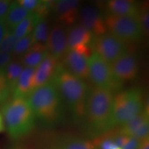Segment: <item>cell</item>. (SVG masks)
<instances>
[{"label": "cell", "mask_w": 149, "mask_h": 149, "mask_svg": "<svg viewBox=\"0 0 149 149\" xmlns=\"http://www.w3.org/2000/svg\"><path fill=\"white\" fill-rule=\"evenodd\" d=\"M51 81L74 116L77 118L84 117L88 91L84 81L73 75L59 64Z\"/></svg>", "instance_id": "cell-1"}, {"label": "cell", "mask_w": 149, "mask_h": 149, "mask_svg": "<svg viewBox=\"0 0 149 149\" xmlns=\"http://www.w3.org/2000/svg\"><path fill=\"white\" fill-rule=\"evenodd\" d=\"M26 100L35 117L46 124H54L62 116L64 103L52 81L33 90Z\"/></svg>", "instance_id": "cell-2"}, {"label": "cell", "mask_w": 149, "mask_h": 149, "mask_svg": "<svg viewBox=\"0 0 149 149\" xmlns=\"http://www.w3.org/2000/svg\"><path fill=\"white\" fill-rule=\"evenodd\" d=\"M3 122L10 137L17 140L31 133L35 124V115L26 99L13 98L1 109Z\"/></svg>", "instance_id": "cell-3"}, {"label": "cell", "mask_w": 149, "mask_h": 149, "mask_svg": "<svg viewBox=\"0 0 149 149\" xmlns=\"http://www.w3.org/2000/svg\"><path fill=\"white\" fill-rule=\"evenodd\" d=\"M113 93L95 86L89 89L86 102L85 115L90 127L95 131L108 130L113 104Z\"/></svg>", "instance_id": "cell-4"}, {"label": "cell", "mask_w": 149, "mask_h": 149, "mask_svg": "<svg viewBox=\"0 0 149 149\" xmlns=\"http://www.w3.org/2000/svg\"><path fill=\"white\" fill-rule=\"evenodd\" d=\"M144 109V97L139 88L120 91L113 98V109L108 130L122 126Z\"/></svg>", "instance_id": "cell-5"}, {"label": "cell", "mask_w": 149, "mask_h": 149, "mask_svg": "<svg viewBox=\"0 0 149 149\" xmlns=\"http://www.w3.org/2000/svg\"><path fill=\"white\" fill-rule=\"evenodd\" d=\"M107 31L124 43L139 42L143 35L137 17L107 13L104 16Z\"/></svg>", "instance_id": "cell-6"}, {"label": "cell", "mask_w": 149, "mask_h": 149, "mask_svg": "<svg viewBox=\"0 0 149 149\" xmlns=\"http://www.w3.org/2000/svg\"><path fill=\"white\" fill-rule=\"evenodd\" d=\"M89 78L95 86L115 92L122 87L123 82L117 80L112 72L111 66L96 53L88 59Z\"/></svg>", "instance_id": "cell-7"}, {"label": "cell", "mask_w": 149, "mask_h": 149, "mask_svg": "<svg viewBox=\"0 0 149 149\" xmlns=\"http://www.w3.org/2000/svg\"><path fill=\"white\" fill-rule=\"evenodd\" d=\"M92 44L93 52L109 64L126 53L127 50L125 43L109 33L94 37Z\"/></svg>", "instance_id": "cell-8"}, {"label": "cell", "mask_w": 149, "mask_h": 149, "mask_svg": "<svg viewBox=\"0 0 149 149\" xmlns=\"http://www.w3.org/2000/svg\"><path fill=\"white\" fill-rule=\"evenodd\" d=\"M114 77L122 81H132L138 76L139 61L135 55L125 53L114 62L110 64Z\"/></svg>", "instance_id": "cell-9"}, {"label": "cell", "mask_w": 149, "mask_h": 149, "mask_svg": "<svg viewBox=\"0 0 149 149\" xmlns=\"http://www.w3.org/2000/svg\"><path fill=\"white\" fill-rule=\"evenodd\" d=\"M78 18L80 25L88 30L94 37L107 33L104 17L98 8L87 5L79 10Z\"/></svg>", "instance_id": "cell-10"}, {"label": "cell", "mask_w": 149, "mask_h": 149, "mask_svg": "<svg viewBox=\"0 0 149 149\" xmlns=\"http://www.w3.org/2000/svg\"><path fill=\"white\" fill-rule=\"evenodd\" d=\"M48 51L56 59L64 57L68 50L67 33L64 26L55 24L52 28L46 44Z\"/></svg>", "instance_id": "cell-11"}, {"label": "cell", "mask_w": 149, "mask_h": 149, "mask_svg": "<svg viewBox=\"0 0 149 149\" xmlns=\"http://www.w3.org/2000/svg\"><path fill=\"white\" fill-rule=\"evenodd\" d=\"M80 1L78 0H59L54 2V13L61 25H72L78 19Z\"/></svg>", "instance_id": "cell-12"}, {"label": "cell", "mask_w": 149, "mask_h": 149, "mask_svg": "<svg viewBox=\"0 0 149 149\" xmlns=\"http://www.w3.org/2000/svg\"><path fill=\"white\" fill-rule=\"evenodd\" d=\"M58 65V59L51 53H48L40 64L35 68L33 90L50 82L53 79Z\"/></svg>", "instance_id": "cell-13"}, {"label": "cell", "mask_w": 149, "mask_h": 149, "mask_svg": "<svg viewBox=\"0 0 149 149\" xmlns=\"http://www.w3.org/2000/svg\"><path fill=\"white\" fill-rule=\"evenodd\" d=\"M88 59L84 56L68 50L64 56L65 68L73 75L84 81L89 78Z\"/></svg>", "instance_id": "cell-14"}, {"label": "cell", "mask_w": 149, "mask_h": 149, "mask_svg": "<svg viewBox=\"0 0 149 149\" xmlns=\"http://www.w3.org/2000/svg\"><path fill=\"white\" fill-rule=\"evenodd\" d=\"M107 9L113 15L137 17L139 5L132 0H111L107 3Z\"/></svg>", "instance_id": "cell-15"}, {"label": "cell", "mask_w": 149, "mask_h": 149, "mask_svg": "<svg viewBox=\"0 0 149 149\" xmlns=\"http://www.w3.org/2000/svg\"><path fill=\"white\" fill-rule=\"evenodd\" d=\"M35 68L26 67L22 70L15 88L13 92V98L26 99L33 91V79Z\"/></svg>", "instance_id": "cell-16"}, {"label": "cell", "mask_w": 149, "mask_h": 149, "mask_svg": "<svg viewBox=\"0 0 149 149\" xmlns=\"http://www.w3.org/2000/svg\"><path fill=\"white\" fill-rule=\"evenodd\" d=\"M94 35L88 30L80 24L74 25L70 28L67 34L68 50H71L77 45H91Z\"/></svg>", "instance_id": "cell-17"}, {"label": "cell", "mask_w": 149, "mask_h": 149, "mask_svg": "<svg viewBox=\"0 0 149 149\" xmlns=\"http://www.w3.org/2000/svg\"><path fill=\"white\" fill-rule=\"evenodd\" d=\"M49 53L46 44L35 43L24 53L21 59V64L26 67L36 68L46 56Z\"/></svg>", "instance_id": "cell-18"}, {"label": "cell", "mask_w": 149, "mask_h": 149, "mask_svg": "<svg viewBox=\"0 0 149 149\" xmlns=\"http://www.w3.org/2000/svg\"><path fill=\"white\" fill-rule=\"evenodd\" d=\"M30 13V11L19 4L17 1L11 2L4 21L7 29L9 31H13L18 24L23 21Z\"/></svg>", "instance_id": "cell-19"}, {"label": "cell", "mask_w": 149, "mask_h": 149, "mask_svg": "<svg viewBox=\"0 0 149 149\" xmlns=\"http://www.w3.org/2000/svg\"><path fill=\"white\" fill-rule=\"evenodd\" d=\"M42 19L35 12H31L23 21L18 24L13 30L14 34L18 39L31 34L34 31L35 26Z\"/></svg>", "instance_id": "cell-20"}, {"label": "cell", "mask_w": 149, "mask_h": 149, "mask_svg": "<svg viewBox=\"0 0 149 149\" xmlns=\"http://www.w3.org/2000/svg\"><path fill=\"white\" fill-rule=\"evenodd\" d=\"M148 109L144 107V110L133 119L121 126L119 133L123 135L132 136L133 134L146 121L148 120Z\"/></svg>", "instance_id": "cell-21"}, {"label": "cell", "mask_w": 149, "mask_h": 149, "mask_svg": "<svg viewBox=\"0 0 149 149\" xmlns=\"http://www.w3.org/2000/svg\"><path fill=\"white\" fill-rule=\"evenodd\" d=\"M24 69L23 65L17 61H10L4 68V74L11 93L13 92L18 79Z\"/></svg>", "instance_id": "cell-22"}, {"label": "cell", "mask_w": 149, "mask_h": 149, "mask_svg": "<svg viewBox=\"0 0 149 149\" xmlns=\"http://www.w3.org/2000/svg\"><path fill=\"white\" fill-rule=\"evenodd\" d=\"M57 147L59 149H95L91 141L74 137L62 138Z\"/></svg>", "instance_id": "cell-23"}, {"label": "cell", "mask_w": 149, "mask_h": 149, "mask_svg": "<svg viewBox=\"0 0 149 149\" xmlns=\"http://www.w3.org/2000/svg\"><path fill=\"white\" fill-rule=\"evenodd\" d=\"M33 42L35 43L46 44L48 37V24L44 19L41 20L33 31Z\"/></svg>", "instance_id": "cell-24"}, {"label": "cell", "mask_w": 149, "mask_h": 149, "mask_svg": "<svg viewBox=\"0 0 149 149\" xmlns=\"http://www.w3.org/2000/svg\"><path fill=\"white\" fill-rule=\"evenodd\" d=\"M141 31L144 36H148L149 34V13L148 3H143L139 6V10L137 17Z\"/></svg>", "instance_id": "cell-25"}, {"label": "cell", "mask_w": 149, "mask_h": 149, "mask_svg": "<svg viewBox=\"0 0 149 149\" xmlns=\"http://www.w3.org/2000/svg\"><path fill=\"white\" fill-rule=\"evenodd\" d=\"M18 40L13 31L8 30L2 41L0 43V52L5 53H13Z\"/></svg>", "instance_id": "cell-26"}, {"label": "cell", "mask_w": 149, "mask_h": 149, "mask_svg": "<svg viewBox=\"0 0 149 149\" xmlns=\"http://www.w3.org/2000/svg\"><path fill=\"white\" fill-rule=\"evenodd\" d=\"M33 44V34L31 33L22 38L19 39L15 46L13 53L15 55H24L29 51L30 47Z\"/></svg>", "instance_id": "cell-27"}, {"label": "cell", "mask_w": 149, "mask_h": 149, "mask_svg": "<svg viewBox=\"0 0 149 149\" xmlns=\"http://www.w3.org/2000/svg\"><path fill=\"white\" fill-rule=\"evenodd\" d=\"M11 93L4 74V69H0V104L6 103Z\"/></svg>", "instance_id": "cell-28"}, {"label": "cell", "mask_w": 149, "mask_h": 149, "mask_svg": "<svg viewBox=\"0 0 149 149\" xmlns=\"http://www.w3.org/2000/svg\"><path fill=\"white\" fill-rule=\"evenodd\" d=\"M149 133V120L145 122L144 124L139 127L136 131L133 134L132 137H136L139 140L142 141L144 139L148 137Z\"/></svg>", "instance_id": "cell-29"}, {"label": "cell", "mask_w": 149, "mask_h": 149, "mask_svg": "<svg viewBox=\"0 0 149 149\" xmlns=\"http://www.w3.org/2000/svg\"><path fill=\"white\" fill-rule=\"evenodd\" d=\"M39 0H19L18 3L30 12H33L40 3Z\"/></svg>", "instance_id": "cell-30"}, {"label": "cell", "mask_w": 149, "mask_h": 149, "mask_svg": "<svg viewBox=\"0 0 149 149\" xmlns=\"http://www.w3.org/2000/svg\"><path fill=\"white\" fill-rule=\"evenodd\" d=\"M111 138L113 139V141H114L115 144L117 145V147L122 148L123 147L127 144V142L130 139V136L123 135V134H121L118 132V133L114 135L113 138H112V137H111Z\"/></svg>", "instance_id": "cell-31"}, {"label": "cell", "mask_w": 149, "mask_h": 149, "mask_svg": "<svg viewBox=\"0 0 149 149\" xmlns=\"http://www.w3.org/2000/svg\"><path fill=\"white\" fill-rule=\"evenodd\" d=\"M117 147L114 141H113L111 137H107L100 141L99 144V148L100 149H117Z\"/></svg>", "instance_id": "cell-32"}, {"label": "cell", "mask_w": 149, "mask_h": 149, "mask_svg": "<svg viewBox=\"0 0 149 149\" xmlns=\"http://www.w3.org/2000/svg\"><path fill=\"white\" fill-rule=\"evenodd\" d=\"M10 3L8 0H0V21H5Z\"/></svg>", "instance_id": "cell-33"}, {"label": "cell", "mask_w": 149, "mask_h": 149, "mask_svg": "<svg viewBox=\"0 0 149 149\" xmlns=\"http://www.w3.org/2000/svg\"><path fill=\"white\" fill-rule=\"evenodd\" d=\"M12 59V54L0 52V69H4Z\"/></svg>", "instance_id": "cell-34"}, {"label": "cell", "mask_w": 149, "mask_h": 149, "mask_svg": "<svg viewBox=\"0 0 149 149\" xmlns=\"http://www.w3.org/2000/svg\"><path fill=\"white\" fill-rule=\"evenodd\" d=\"M141 141L137 139L136 137L130 136V139L125 146L123 147L122 149H138L140 146Z\"/></svg>", "instance_id": "cell-35"}, {"label": "cell", "mask_w": 149, "mask_h": 149, "mask_svg": "<svg viewBox=\"0 0 149 149\" xmlns=\"http://www.w3.org/2000/svg\"><path fill=\"white\" fill-rule=\"evenodd\" d=\"M7 31H8V29H7L5 22L0 21V43L1 42Z\"/></svg>", "instance_id": "cell-36"}, {"label": "cell", "mask_w": 149, "mask_h": 149, "mask_svg": "<svg viewBox=\"0 0 149 149\" xmlns=\"http://www.w3.org/2000/svg\"><path fill=\"white\" fill-rule=\"evenodd\" d=\"M138 149H149V137L141 141Z\"/></svg>", "instance_id": "cell-37"}, {"label": "cell", "mask_w": 149, "mask_h": 149, "mask_svg": "<svg viewBox=\"0 0 149 149\" xmlns=\"http://www.w3.org/2000/svg\"><path fill=\"white\" fill-rule=\"evenodd\" d=\"M5 128V126H4V124H3V122H0V133L1 132H2L3 130H4Z\"/></svg>", "instance_id": "cell-38"}, {"label": "cell", "mask_w": 149, "mask_h": 149, "mask_svg": "<svg viewBox=\"0 0 149 149\" xmlns=\"http://www.w3.org/2000/svg\"><path fill=\"white\" fill-rule=\"evenodd\" d=\"M3 122V120H2V116H1V115L0 114V122Z\"/></svg>", "instance_id": "cell-39"}, {"label": "cell", "mask_w": 149, "mask_h": 149, "mask_svg": "<svg viewBox=\"0 0 149 149\" xmlns=\"http://www.w3.org/2000/svg\"><path fill=\"white\" fill-rule=\"evenodd\" d=\"M51 149H59V148H57V146H55V147H53V148H51Z\"/></svg>", "instance_id": "cell-40"}, {"label": "cell", "mask_w": 149, "mask_h": 149, "mask_svg": "<svg viewBox=\"0 0 149 149\" xmlns=\"http://www.w3.org/2000/svg\"><path fill=\"white\" fill-rule=\"evenodd\" d=\"M117 149H122V148H117Z\"/></svg>", "instance_id": "cell-41"}]
</instances>
